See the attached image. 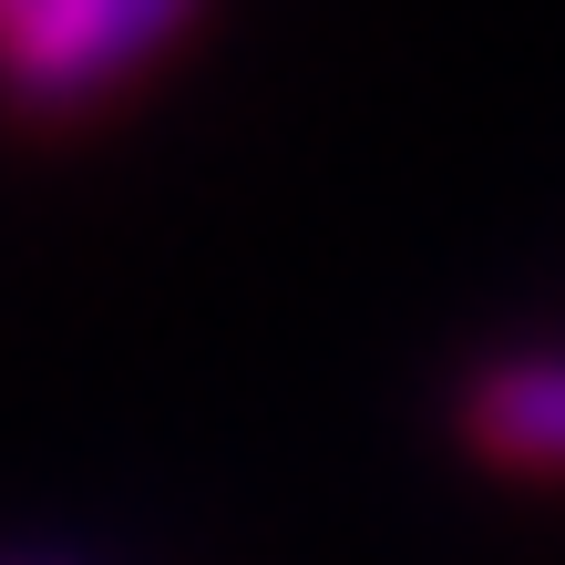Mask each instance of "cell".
Listing matches in <instances>:
<instances>
[{"instance_id": "6da1fadb", "label": "cell", "mask_w": 565, "mask_h": 565, "mask_svg": "<svg viewBox=\"0 0 565 565\" xmlns=\"http://www.w3.org/2000/svg\"><path fill=\"white\" fill-rule=\"evenodd\" d=\"M195 11L206 0H42V11H21L0 31V93L21 114L62 124V114L104 104L124 73H145Z\"/></svg>"}, {"instance_id": "7a4b0ae2", "label": "cell", "mask_w": 565, "mask_h": 565, "mask_svg": "<svg viewBox=\"0 0 565 565\" xmlns=\"http://www.w3.org/2000/svg\"><path fill=\"white\" fill-rule=\"evenodd\" d=\"M462 443L504 473H565V350H524V360H483L462 381Z\"/></svg>"}, {"instance_id": "3957f363", "label": "cell", "mask_w": 565, "mask_h": 565, "mask_svg": "<svg viewBox=\"0 0 565 565\" xmlns=\"http://www.w3.org/2000/svg\"><path fill=\"white\" fill-rule=\"evenodd\" d=\"M21 11H42V0H0V31H11V21H21Z\"/></svg>"}]
</instances>
